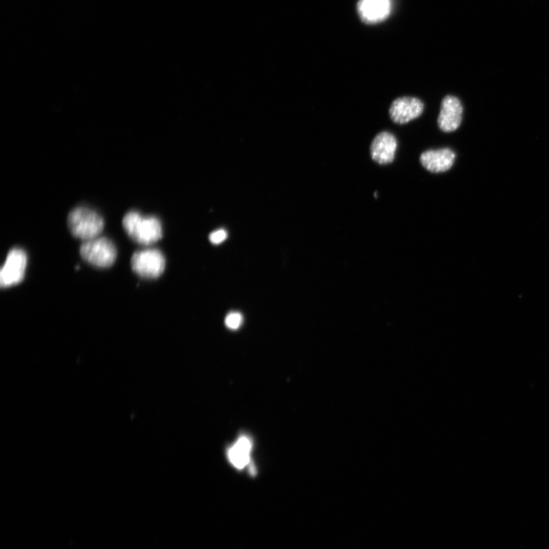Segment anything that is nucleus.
<instances>
[{"mask_svg":"<svg viewBox=\"0 0 549 549\" xmlns=\"http://www.w3.org/2000/svg\"><path fill=\"white\" fill-rule=\"evenodd\" d=\"M391 0H361L359 11L367 23H379L391 12Z\"/></svg>","mask_w":549,"mask_h":549,"instance_id":"obj_10","label":"nucleus"},{"mask_svg":"<svg viewBox=\"0 0 549 549\" xmlns=\"http://www.w3.org/2000/svg\"><path fill=\"white\" fill-rule=\"evenodd\" d=\"M27 263L24 250L19 248L10 250L0 272V286L8 288L21 283L25 277Z\"/></svg>","mask_w":549,"mask_h":549,"instance_id":"obj_5","label":"nucleus"},{"mask_svg":"<svg viewBox=\"0 0 549 549\" xmlns=\"http://www.w3.org/2000/svg\"><path fill=\"white\" fill-rule=\"evenodd\" d=\"M456 160V154L450 148L425 151L420 158L423 167L433 173L450 170Z\"/></svg>","mask_w":549,"mask_h":549,"instance_id":"obj_9","label":"nucleus"},{"mask_svg":"<svg viewBox=\"0 0 549 549\" xmlns=\"http://www.w3.org/2000/svg\"><path fill=\"white\" fill-rule=\"evenodd\" d=\"M79 252L85 261L103 269L111 267L117 257V248L107 237H98L83 241Z\"/></svg>","mask_w":549,"mask_h":549,"instance_id":"obj_3","label":"nucleus"},{"mask_svg":"<svg viewBox=\"0 0 549 549\" xmlns=\"http://www.w3.org/2000/svg\"><path fill=\"white\" fill-rule=\"evenodd\" d=\"M228 233L226 230L220 229L214 231L209 237V239L213 244H220L227 239Z\"/></svg>","mask_w":549,"mask_h":549,"instance_id":"obj_13","label":"nucleus"},{"mask_svg":"<svg viewBox=\"0 0 549 549\" xmlns=\"http://www.w3.org/2000/svg\"><path fill=\"white\" fill-rule=\"evenodd\" d=\"M397 141L394 134L383 132L375 136L371 144L372 160L381 165L391 163L395 160Z\"/></svg>","mask_w":549,"mask_h":549,"instance_id":"obj_8","label":"nucleus"},{"mask_svg":"<svg viewBox=\"0 0 549 549\" xmlns=\"http://www.w3.org/2000/svg\"><path fill=\"white\" fill-rule=\"evenodd\" d=\"M463 107L460 100L453 96H447L443 99L441 110L438 117V126L441 131L450 133L456 131L461 123Z\"/></svg>","mask_w":549,"mask_h":549,"instance_id":"obj_7","label":"nucleus"},{"mask_svg":"<svg viewBox=\"0 0 549 549\" xmlns=\"http://www.w3.org/2000/svg\"><path fill=\"white\" fill-rule=\"evenodd\" d=\"M68 225L70 233L84 241L98 237L104 228V219L94 209L77 206L70 212Z\"/></svg>","mask_w":549,"mask_h":549,"instance_id":"obj_2","label":"nucleus"},{"mask_svg":"<svg viewBox=\"0 0 549 549\" xmlns=\"http://www.w3.org/2000/svg\"><path fill=\"white\" fill-rule=\"evenodd\" d=\"M423 110L424 104L421 99L415 97H401L394 101L390 107L389 114L396 124L403 125L420 117Z\"/></svg>","mask_w":549,"mask_h":549,"instance_id":"obj_6","label":"nucleus"},{"mask_svg":"<svg viewBox=\"0 0 549 549\" xmlns=\"http://www.w3.org/2000/svg\"><path fill=\"white\" fill-rule=\"evenodd\" d=\"M122 226L127 234L140 244H151L163 237L161 222L154 216H143L137 211H130L124 216Z\"/></svg>","mask_w":549,"mask_h":549,"instance_id":"obj_1","label":"nucleus"},{"mask_svg":"<svg viewBox=\"0 0 549 549\" xmlns=\"http://www.w3.org/2000/svg\"><path fill=\"white\" fill-rule=\"evenodd\" d=\"M243 321V316L239 312L230 313L226 319V325L230 330L240 328Z\"/></svg>","mask_w":549,"mask_h":549,"instance_id":"obj_12","label":"nucleus"},{"mask_svg":"<svg viewBox=\"0 0 549 549\" xmlns=\"http://www.w3.org/2000/svg\"><path fill=\"white\" fill-rule=\"evenodd\" d=\"M132 269L143 279L161 277L166 268V259L160 250L148 249L137 251L131 259Z\"/></svg>","mask_w":549,"mask_h":549,"instance_id":"obj_4","label":"nucleus"},{"mask_svg":"<svg viewBox=\"0 0 549 549\" xmlns=\"http://www.w3.org/2000/svg\"><path fill=\"white\" fill-rule=\"evenodd\" d=\"M252 447V441L249 437L242 436L238 439L236 443L230 448L228 452L230 463L237 469H243L248 466L250 461Z\"/></svg>","mask_w":549,"mask_h":549,"instance_id":"obj_11","label":"nucleus"}]
</instances>
